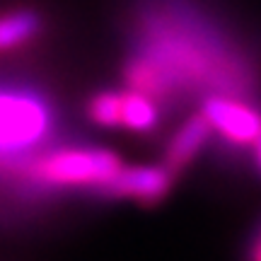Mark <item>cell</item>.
<instances>
[{
  "mask_svg": "<svg viewBox=\"0 0 261 261\" xmlns=\"http://www.w3.org/2000/svg\"><path fill=\"white\" fill-rule=\"evenodd\" d=\"M41 32V15L34 10H15L0 17V51L27 44Z\"/></svg>",
  "mask_w": 261,
  "mask_h": 261,
  "instance_id": "obj_6",
  "label": "cell"
},
{
  "mask_svg": "<svg viewBox=\"0 0 261 261\" xmlns=\"http://www.w3.org/2000/svg\"><path fill=\"white\" fill-rule=\"evenodd\" d=\"M51 128L48 104L34 92L0 90V155L34 148Z\"/></svg>",
  "mask_w": 261,
  "mask_h": 261,
  "instance_id": "obj_2",
  "label": "cell"
},
{
  "mask_svg": "<svg viewBox=\"0 0 261 261\" xmlns=\"http://www.w3.org/2000/svg\"><path fill=\"white\" fill-rule=\"evenodd\" d=\"M249 259L261 261V230H259V234H256V240H254V244H252V254H249Z\"/></svg>",
  "mask_w": 261,
  "mask_h": 261,
  "instance_id": "obj_9",
  "label": "cell"
},
{
  "mask_svg": "<svg viewBox=\"0 0 261 261\" xmlns=\"http://www.w3.org/2000/svg\"><path fill=\"white\" fill-rule=\"evenodd\" d=\"M211 133H213V126H211V121L205 119L203 114H196V116L187 119L179 126L177 133L172 136L167 150H165V167L172 174L181 172L201 152V148L211 138Z\"/></svg>",
  "mask_w": 261,
  "mask_h": 261,
  "instance_id": "obj_5",
  "label": "cell"
},
{
  "mask_svg": "<svg viewBox=\"0 0 261 261\" xmlns=\"http://www.w3.org/2000/svg\"><path fill=\"white\" fill-rule=\"evenodd\" d=\"M254 145H256V162H259V167H261V136L254 140Z\"/></svg>",
  "mask_w": 261,
  "mask_h": 261,
  "instance_id": "obj_10",
  "label": "cell"
},
{
  "mask_svg": "<svg viewBox=\"0 0 261 261\" xmlns=\"http://www.w3.org/2000/svg\"><path fill=\"white\" fill-rule=\"evenodd\" d=\"M121 126L130 130H152L158 126V107L150 99L148 94L133 92L121 94Z\"/></svg>",
  "mask_w": 261,
  "mask_h": 261,
  "instance_id": "obj_7",
  "label": "cell"
},
{
  "mask_svg": "<svg viewBox=\"0 0 261 261\" xmlns=\"http://www.w3.org/2000/svg\"><path fill=\"white\" fill-rule=\"evenodd\" d=\"M215 130H220L230 143L252 145L261 136V114L227 94H213L203 99V112Z\"/></svg>",
  "mask_w": 261,
  "mask_h": 261,
  "instance_id": "obj_4",
  "label": "cell"
},
{
  "mask_svg": "<svg viewBox=\"0 0 261 261\" xmlns=\"http://www.w3.org/2000/svg\"><path fill=\"white\" fill-rule=\"evenodd\" d=\"M121 160L104 148H61L37 158L27 177L41 187H92L99 189L116 174Z\"/></svg>",
  "mask_w": 261,
  "mask_h": 261,
  "instance_id": "obj_1",
  "label": "cell"
},
{
  "mask_svg": "<svg viewBox=\"0 0 261 261\" xmlns=\"http://www.w3.org/2000/svg\"><path fill=\"white\" fill-rule=\"evenodd\" d=\"M174 174L165 165L150 167H119L112 179H107L97 194L109 198H133L140 203H158L169 194Z\"/></svg>",
  "mask_w": 261,
  "mask_h": 261,
  "instance_id": "obj_3",
  "label": "cell"
},
{
  "mask_svg": "<svg viewBox=\"0 0 261 261\" xmlns=\"http://www.w3.org/2000/svg\"><path fill=\"white\" fill-rule=\"evenodd\" d=\"M87 116L99 126H119L121 123V94L99 92L87 104Z\"/></svg>",
  "mask_w": 261,
  "mask_h": 261,
  "instance_id": "obj_8",
  "label": "cell"
}]
</instances>
